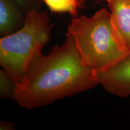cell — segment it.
<instances>
[{"label": "cell", "mask_w": 130, "mask_h": 130, "mask_svg": "<svg viewBox=\"0 0 130 130\" xmlns=\"http://www.w3.org/2000/svg\"><path fill=\"white\" fill-rule=\"evenodd\" d=\"M68 32L74 37L83 64L95 72L106 70L130 53L106 9L89 18H75Z\"/></svg>", "instance_id": "cell-2"}, {"label": "cell", "mask_w": 130, "mask_h": 130, "mask_svg": "<svg viewBox=\"0 0 130 130\" xmlns=\"http://www.w3.org/2000/svg\"><path fill=\"white\" fill-rule=\"evenodd\" d=\"M54 12L68 13L76 16L85 0H43Z\"/></svg>", "instance_id": "cell-7"}, {"label": "cell", "mask_w": 130, "mask_h": 130, "mask_svg": "<svg viewBox=\"0 0 130 130\" xmlns=\"http://www.w3.org/2000/svg\"><path fill=\"white\" fill-rule=\"evenodd\" d=\"M98 84L95 71L83 64L74 37L68 32L64 43L56 45L48 55L39 51L32 57L16 84L14 98L20 106L33 109Z\"/></svg>", "instance_id": "cell-1"}, {"label": "cell", "mask_w": 130, "mask_h": 130, "mask_svg": "<svg viewBox=\"0 0 130 130\" xmlns=\"http://www.w3.org/2000/svg\"><path fill=\"white\" fill-rule=\"evenodd\" d=\"M51 30L48 13L32 9L22 28L1 37L0 64L16 84L23 78L32 57L48 43Z\"/></svg>", "instance_id": "cell-3"}, {"label": "cell", "mask_w": 130, "mask_h": 130, "mask_svg": "<svg viewBox=\"0 0 130 130\" xmlns=\"http://www.w3.org/2000/svg\"><path fill=\"white\" fill-rule=\"evenodd\" d=\"M14 1L18 4V6L21 9L27 10V13L30 10H31L30 7V6L31 2H32V0H14Z\"/></svg>", "instance_id": "cell-9"}, {"label": "cell", "mask_w": 130, "mask_h": 130, "mask_svg": "<svg viewBox=\"0 0 130 130\" xmlns=\"http://www.w3.org/2000/svg\"><path fill=\"white\" fill-rule=\"evenodd\" d=\"M98 84L112 95L125 98L130 96V53L103 71L95 72Z\"/></svg>", "instance_id": "cell-4"}, {"label": "cell", "mask_w": 130, "mask_h": 130, "mask_svg": "<svg viewBox=\"0 0 130 130\" xmlns=\"http://www.w3.org/2000/svg\"><path fill=\"white\" fill-rule=\"evenodd\" d=\"M16 84L3 69L0 71V95L1 98H14Z\"/></svg>", "instance_id": "cell-8"}, {"label": "cell", "mask_w": 130, "mask_h": 130, "mask_svg": "<svg viewBox=\"0 0 130 130\" xmlns=\"http://www.w3.org/2000/svg\"><path fill=\"white\" fill-rule=\"evenodd\" d=\"M21 8L14 0H0V34L6 36L23 27L24 18Z\"/></svg>", "instance_id": "cell-6"}, {"label": "cell", "mask_w": 130, "mask_h": 130, "mask_svg": "<svg viewBox=\"0 0 130 130\" xmlns=\"http://www.w3.org/2000/svg\"><path fill=\"white\" fill-rule=\"evenodd\" d=\"M113 24L130 50V0H105Z\"/></svg>", "instance_id": "cell-5"}, {"label": "cell", "mask_w": 130, "mask_h": 130, "mask_svg": "<svg viewBox=\"0 0 130 130\" xmlns=\"http://www.w3.org/2000/svg\"><path fill=\"white\" fill-rule=\"evenodd\" d=\"M0 129H12L13 128H14L12 124H11L10 123H7V122H2L1 123V126H0Z\"/></svg>", "instance_id": "cell-10"}]
</instances>
